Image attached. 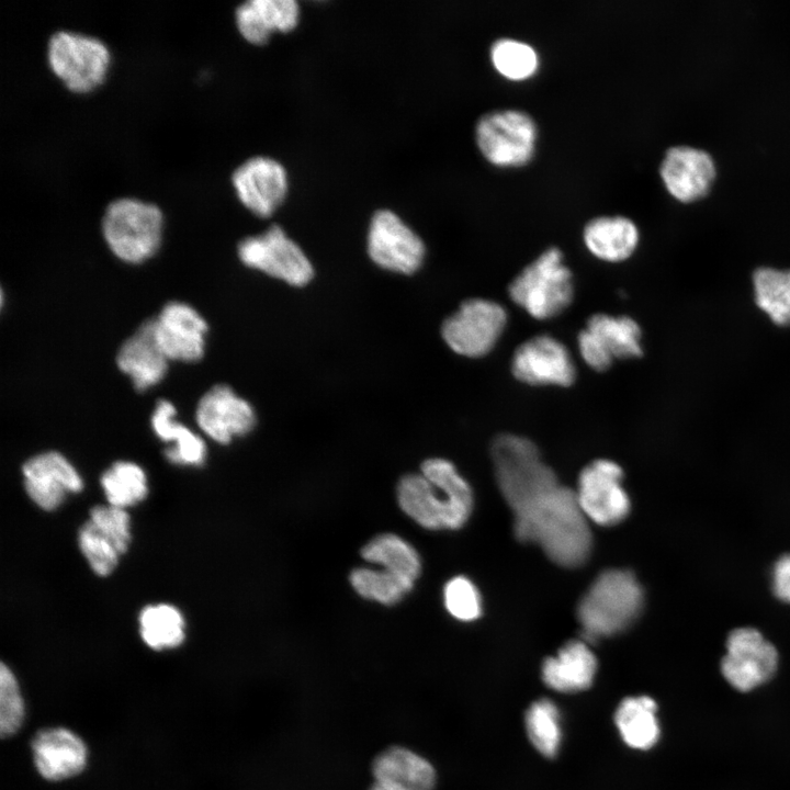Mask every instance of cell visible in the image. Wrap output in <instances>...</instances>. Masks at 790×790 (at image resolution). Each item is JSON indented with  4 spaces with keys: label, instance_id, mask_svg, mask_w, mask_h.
Listing matches in <instances>:
<instances>
[{
    "label": "cell",
    "instance_id": "obj_1",
    "mask_svg": "<svg viewBox=\"0 0 790 790\" xmlns=\"http://www.w3.org/2000/svg\"><path fill=\"white\" fill-rule=\"evenodd\" d=\"M500 493L514 514L516 537L542 548L554 563L577 567L591 549L588 520L576 493L558 484L541 458H524L497 476Z\"/></svg>",
    "mask_w": 790,
    "mask_h": 790
},
{
    "label": "cell",
    "instance_id": "obj_2",
    "mask_svg": "<svg viewBox=\"0 0 790 790\" xmlns=\"http://www.w3.org/2000/svg\"><path fill=\"white\" fill-rule=\"evenodd\" d=\"M402 510L429 530L458 529L467 520L473 506L470 485L444 459H429L421 474H407L397 485Z\"/></svg>",
    "mask_w": 790,
    "mask_h": 790
},
{
    "label": "cell",
    "instance_id": "obj_3",
    "mask_svg": "<svg viewBox=\"0 0 790 790\" xmlns=\"http://www.w3.org/2000/svg\"><path fill=\"white\" fill-rule=\"evenodd\" d=\"M643 590L629 571L601 573L580 599L577 618L586 641L624 631L639 617Z\"/></svg>",
    "mask_w": 790,
    "mask_h": 790
},
{
    "label": "cell",
    "instance_id": "obj_4",
    "mask_svg": "<svg viewBox=\"0 0 790 790\" xmlns=\"http://www.w3.org/2000/svg\"><path fill=\"white\" fill-rule=\"evenodd\" d=\"M163 216L153 203L135 198L111 201L101 219L102 236L114 256L140 263L154 256L162 239Z\"/></svg>",
    "mask_w": 790,
    "mask_h": 790
},
{
    "label": "cell",
    "instance_id": "obj_5",
    "mask_svg": "<svg viewBox=\"0 0 790 790\" xmlns=\"http://www.w3.org/2000/svg\"><path fill=\"white\" fill-rule=\"evenodd\" d=\"M572 272L556 247L542 252L510 283L511 300L535 319H549L563 312L573 300Z\"/></svg>",
    "mask_w": 790,
    "mask_h": 790
},
{
    "label": "cell",
    "instance_id": "obj_6",
    "mask_svg": "<svg viewBox=\"0 0 790 790\" xmlns=\"http://www.w3.org/2000/svg\"><path fill=\"white\" fill-rule=\"evenodd\" d=\"M46 52L49 69L68 91L86 94L104 82L111 54L99 38L57 31L48 38Z\"/></svg>",
    "mask_w": 790,
    "mask_h": 790
},
{
    "label": "cell",
    "instance_id": "obj_7",
    "mask_svg": "<svg viewBox=\"0 0 790 790\" xmlns=\"http://www.w3.org/2000/svg\"><path fill=\"white\" fill-rule=\"evenodd\" d=\"M538 127L518 109H499L483 114L475 125L476 145L484 158L497 167H520L535 151Z\"/></svg>",
    "mask_w": 790,
    "mask_h": 790
},
{
    "label": "cell",
    "instance_id": "obj_8",
    "mask_svg": "<svg viewBox=\"0 0 790 790\" xmlns=\"http://www.w3.org/2000/svg\"><path fill=\"white\" fill-rule=\"evenodd\" d=\"M506 325L504 306L485 298H471L447 317L441 335L455 353L479 358L492 351Z\"/></svg>",
    "mask_w": 790,
    "mask_h": 790
},
{
    "label": "cell",
    "instance_id": "obj_9",
    "mask_svg": "<svg viewBox=\"0 0 790 790\" xmlns=\"http://www.w3.org/2000/svg\"><path fill=\"white\" fill-rule=\"evenodd\" d=\"M237 252L247 267L294 286L307 284L314 274L304 251L278 225L270 226L260 235L244 238Z\"/></svg>",
    "mask_w": 790,
    "mask_h": 790
},
{
    "label": "cell",
    "instance_id": "obj_10",
    "mask_svg": "<svg viewBox=\"0 0 790 790\" xmlns=\"http://www.w3.org/2000/svg\"><path fill=\"white\" fill-rule=\"evenodd\" d=\"M642 331L629 316L595 314L578 334V349L583 360L596 371L610 368L614 359L641 357Z\"/></svg>",
    "mask_w": 790,
    "mask_h": 790
},
{
    "label": "cell",
    "instance_id": "obj_11",
    "mask_svg": "<svg viewBox=\"0 0 790 790\" xmlns=\"http://www.w3.org/2000/svg\"><path fill=\"white\" fill-rule=\"evenodd\" d=\"M777 667V650L759 631L740 628L730 633L721 672L733 688L751 691L768 681Z\"/></svg>",
    "mask_w": 790,
    "mask_h": 790
},
{
    "label": "cell",
    "instance_id": "obj_12",
    "mask_svg": "<svg viewBox=\"0 0 790 790\" xmlns=\"http://www.w3.org/2000/svg\"><path fill=\"white\" fill-rule=\"evenodd\" d=\"M621 478V467L605 459L594 461L582 471L575 493L587 520L609 527L627 517L630 500Z\"/></svg>",
    "mask_w": 790,
    "mask_h": 790
},
{
    "label": "cell",
    "instance_id": "obj_13",
    "mask_svg": "<svg viewBox=\"0 0 790 790\" xmlns=\"http://www.w3.org/2000/svg\"><path fill=\"white\" fill-rule=\"evenodd\" d=\"M425 244L398 215L380 210L368 233V252L381 268L403 274L417 271L425 257Z\"/></svg>",
    "mask_w": 790,
    "mask_h": 790
},
{
    "label": "cell",
    "instance_id": "obj_14",
    "mask_svg": "<svg viewBox=\"0 0 790 790\" xmlns=\"http://www.w3.org/2000/svg\"><path fill=\"white\" fill-rule=\"evenodd\" d=\"M511 372L529 385L569 386L576 377L569 351L550 335H538L522 342L512 356Z\"/></svg>",
    "mask_w": 790,
    "mask_h": 790
},
{
    "label": "cell",
    "instance_id": "obj_15",
    "mask_svg": "<svg viewBox=\"0 0 790 790\" xmlns=\"http://www.w3.org/2000/svg\"><path fill=\"white\" fill-rule=\"evenodd\" d=\"M232 184L240 203L261 218L278 210L289 188L284 167L266 156L251 157L239 165L232 173Z\"/></svg>",
    "mask_w": 790,
    "mask_h": 790
},
{
    "label": "cell",
    "instance_id": "obj_16",
    "mask_svg": "<svg viewBox=\"0 0 790 790\" xmlns=\"http://www.w3.org/2000/svg\"><path fill=\"white\" fill-rule=\"evenodd\" d=\"M153 319L156 340L168 360L195 362L203 357L207 324L192 306L172 301Z\"/></svg>",
    "mask_w": 790,
    "mask_h": 790
},
{
    "label": "cell",
    "instance_id": "obj_17",
    "mask_svg": "<svg viewBox=\"0 0 790 790\" xmlns=\"http://www.w3.org/2000/svg\"><path fill=\"white\" fill-rule=\"evenodd\" d=\"M195 420L207 437L227 444L234 437L252 430L256 415L251 405L235 394L230 386L218 384L200 398Z\"/></svg>",
    "mask_w": 790,
    "mask_h": 790
},
{
    "label": "cell",
    "instance_id": "obj_18",
    "mask_svg": "<svg viewBox=\"0 0 790 790\" xmlns=\"http://www.w3.org/2000/svg\"><path fill=\"white\" fill-rule=\"evenodd\" d=\"M659 174L674 199L690 203L709 193L716 171L707 151L690 146H674L666 151Z\"/></svg>",
    "mask_w": 790,
    "mask_h": 790
},
{
    "label": "cell",
    "instance_id": "obj_19",
    "mask_svg": "<svg viewBox=\"0 0 790 790\" xmlns=\"http://www.w3.org/2000/svg\"><path fill=\"white\" fill-rule=\"evenodd\" d=\"M22 474L29 497L44 510L56 509L67 494L80 492L83 485L70 462L55 451L27 460L22 467Z\"/></svg>",
    "mask_w": 790,
    "mask_h": 790
},
{
    "label": "cell",
    "instance_id": "obj_20",
    "mask_svg": "<svg viewBox=\"0 0 790 790\" xmlns=\"http://www.w3.org/2000/svg\"><path fill=\"white\" fill-rule=\"evenodd\" d=\"M37 771L47 780H63L80 774L87 765L83 741L65 727L40 731L32 741Z\"/></svg>",
    "mask_w": 790,
    "mask_h": 790
},
{
    "label": "cell",
    "instance_id": "obj_21",
    "mask_svg": "<svg viewBox=\"0 0 790 790\" xmlns=\"http://www.w3.org/2000/svg\"><path fill=\"white\" fill-rule=\"evenodd\" d=\"M168 361L156 340L153 318L144 321L122 343L116 354L119 369L131 377L138 392L156 385L165 377Z\"/></svg>",
    "mask_w": 790,
    "mask_h": 790
},
{
    "label": "cell",
    "instance_id": "obj_22",
    "mask_svg": "<svg viewBox=\"0 0 790 790\" xmlns=\"http://www.w3.org/2000/svg\"><path fill=\"white\" fill-rule=\"evenodd\" d=\"M371 770L373 783L386 790H433L437 780L431 763L403 746L382 751Z\"/></svg>",
    "mask_w": 790,
    "mask_h": 790
},
{
    "label": "cell",
    "instance_id": "obj_23",
    "mask_svg": "<svg viewBox=\"0 0 790 790\" xmlns=\"http://www.w3.org/2000/svg\"><path fill=\"white\" fill-rule=\"evenodd\" d=\"M300 7L294 0H249L235 10L239 34L249 43L262 45L274 32H290L298 23Z\"/></svg>",
    "mask_w": 790,
    "mask_h": 790
},
{
    "label": "cell",
    "instance_id": "obj_24",
    "mask_svg": "<svg viewBox=\"0 0 790 790\" xmlns=\"http://www.w3.org/2000/svg\"><path fill=\"white\" fill-rule=\"evenodd\" d=\"M597 661L583 641L566 643L555 656L542 666L543 681L553 690L576 692L587 689L595 677Z\"/></svg>",
    "mask_w": 790,
    "mask_h": 790
},
{
    "label": "cell",
    "instance_id": "obj_25",
    "mask_svg": "<svg viewBox=\"0 0 790 790\" xmlns=\"http://www.w3.org/2000/svg\"><path fill=\"white\" fill-rule=\"evenodd\" d=\"M583 239L588 251L596 258L620 262L634 252L640 234L629 217L605 215L595 217L585 225Z\"/></svg>",
    "mask_w": 790,
    "mask_h": 790
},
{
    "label": "cell",
    "instance_id": "obj_26",
    "mask_svg": "<svg viewBox=\"0 0 790 790\" xmlns=\"http://www.w3.org/2000/svg\"><path fill=\"white\" fill-rule=\"evenodd\" d=\"M176 408L167 399H159L151 416L154 432L162 441L173 442L165 450L166 459L178 465H201L206 458L203 439L174 419Z\"/></svg>",
    "mask_w": 790,
    "mask_h": 790
},
{
    "label": "cell",
    "instance_id": "obj_27",
    "mask_svg": "<svg viewBox=\"0 0 790 790\" xmlns=\"http://www.w3.org/2000/svg\"><path fill=\"white\" fill-rule=\"evenodd\" d=\"M656 710L655 701L647 696L630 697L620 703L614 721L625 744L637 749H648L657 743L659 725Z\"/></svg>",
    "mask_w": 790,
    "mask_h": 790
},
{
    "label": "cell",
    "instance_id": "obj_28",
    "mask_svg": "<svg viewBox=\"0 0 790 790\" xmlns=\"http://www.w3.org/2000/svg\"><path fill=\"white\" fill-rule=\"evenodd\" d=\"M755 303L778 326H790V269L760 267L753 273Z\"/></svg>",
    "mask_w": 790,
    "mask_h": 790
},
{
    "label": "cell",
    "instance_id": "obj_29",
    "mask_svg": "<svg viewBox=\"0 0 790 790\" xmlns=\"http://www.w3.org/2000/svg\"><path fill=\"white\" fill-rule=\"evenodd\" d=\"M361 555L365 561L414 582L421 571L417 551L397 534L384 533L375 537L362 548Z\"/></svg>",
    "mask_w": 790,
    "mask_h": 790
},
{
    "label": "cell",
    "instance_id": "obj_30",
    "mask_svg": "<svg viewBox=\"0 0 790 790\" xmlns=\"http://www.w3.org/2000/svg\"><path fill=\"white\" fill-rule=\"evenodd\" d=\"M184 625L182 613L171 605H149L139 613L140 636L156 651L179 646L184 640Z\"/></svg>",
    "mask_w": 790,
    "mask_h": 790
},
{
    "label": "cell",
    "instance_id": "obj_31",
    "mask_svg": "<svg viewBox=\"0 0 790 790\" xmlns=\"http://www.w3.org/2000/svg\"><path fill=\"white\" fill-rule=\"evenodd\" d=\"M100 482L109 504L123 509L140 503L148 493L146 474L133 462H115Z\"/></svg>",
    "mask_w": 790,
    "mask_h": 790
},
{
    "label": "cell",
    "instance_id": "obj_32",
    "mask_svg": "<svg viewBox=\"0 0 790 790\" xmlns=\"http://www.w3.org/2000/svg\"><path fill=\"white\" fill-rule=\"evenodd\" d=\"M489 56L496 71L515 81L531 78L540 64L538 52L532 45L511 37L494 41Z\"/></svg>",
    "mask_w": 790,
    "mask_h": 790
},
{
    "label": "cell",
    "instance_id": "obj_33",
    "mask_svg": "<svg viewBox=\"0 0 790 790\" xmlns=\"http://www.w3.org/2000/svg\"><path fill=\"white\" fill-rule=\"evenodd\" d=\"M354 590L365 599L383 605L398 602L414 587V580L385 569L354 568L350 574Z\"/></svg>",
    "mask_w": 790,
    "mask_h": 790
},
{
    "label": "cell",
    "instance_id": "obj_34",
    "mask_svg": "<svg viewBox=\"0 0 790 790\" xmlns=\"http://www.w3.org/2000/svg\"><path fill=\"white\" fill-rule=\"evenodd\" d=\"M526 727L533 746L544 756L556 755L562 737L558 709L549 699L531 704L526 714Z\"/></svg>",
    "mask_w": 790,
    "mask_h": 790
},
{
    "label": "cell",
    "instance_id": "obj_35",
    "mask_svg": "<svg viewBox=\"0 0 790 790\" xmlns=\"http://www.w3.org/2000/svg\"><path fill=\"white\" fill-rule=\"evenodd\" d=\"M78 542L95 574L106 576L115 568L121 555L119 550L90 520L80 528Z\"/></svg>",
    "mask_w": 790,
    "mask_h": 790
},
{
    "label": "cell",
    "instance_id": "obj_36",
    "mask_svg": "<svg viewBox=\"0 0 790 790\" xmlns=\"http://www.w3.org/2000/svg\"><path fill=\"white\" fill-rule=\"evenodd\" d=\"M24 719V701L12 670L0 666V732L3 737L15 733Z\"/></svg>",
    "mask_w": 790,
    "mask_h": 790
},
{
    "label": "cell",
    "instance_id": "obj_37",
    "mask_svg": "<svg viewBox=\"0 0 790 790\" xmlns=\"http://www.w3.org/2000/svg\"><path fill=\"white\" fill-rule=\"evenodd\" d=\"M444 605L452 617L472 621L481 614V597L473 583L463 576L450 579L443 590Z\"/></svg>",
    "mask_w": 790,
    "mask_h": 790
},
{
    "label": "cell",
    "instance_id": "obj_38",
    "mask_svg": "<svg viewBox=\"0 0 790 790\" xmlns=\"http://www.w3.org/2000/svg\"><path fill=\"white\" fill-rule=\"evenodd\" d=\"M90 521L116 546L120 554L126 552L131 541L129 516L123 508L95 506L90 510Z\"/></svg>",
    "mask_w": 790,
    "mask_h": 790
},
{
    "label": "cell",
    "instance_id": "obj_39",
    "mask_svg": "<svg viewBox=\"0 0 790 790\" xmlns=\"http://www.w3.org/2000/svg\"><path fill=\"white\" fill-rule=\"evenodd\" d=\"M772 589L779 599L790 602V554L781 556L775 564Z\"/></svg>",
    "mask_w": 790,
    "mask_h": 790
}]
</instances>
